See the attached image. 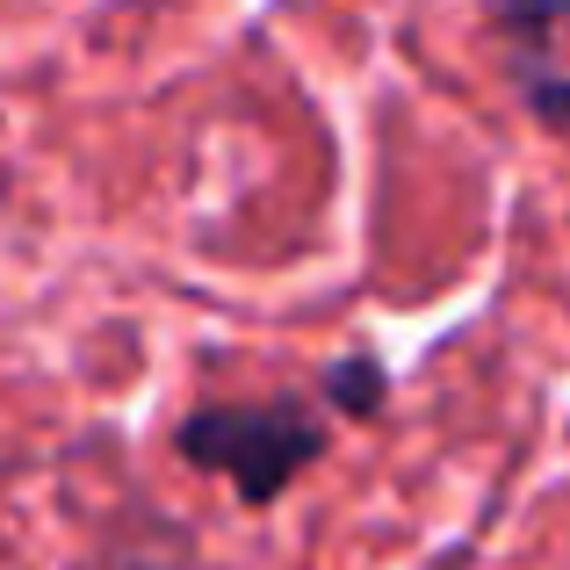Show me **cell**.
Instances as JSON below:
<instances>
[{"label":"cell","mask_w":570,"mask_h":570,"mask_svg":"<svg viewBox=\"0 0 570 570\" xmlns=\"http://www.w3.org/2000/svg\"><path fill=\"white\" fill-rule=\"evenodd\" d=\"M333 433L304 397H253V404H195L174 426V455L203 476H224L238 505H275L304 470H318Z\"/></svg>","instance_id":"6da1fadb"},{"label":"cell","mask_w":570,"mask_h":570,"mask_svg":"<svg viewBox=\"0 0 570 570\" xmlns=\"http://www.w3.org/2000/svg\"><path fill=\"white\" fill-rule=\"evenodd\" d=\"M484 22L499 29L505 72H513L520 95L563 72L557 66V37L570 29V0H484Z\"/></svg>","instance_id":"7a4b0ae2"},{"label":"cell","mask_w":570,"mask_h":570,"mask_svg":"<svg viewBox=\"0 0 570 570\" xmlns=\"http://www.w3.org/2000/svg\"><path fill=\"white\" fill-rule=\"evenodd\" d=\"M318 397H325V412H340V419H383V404H390L383 354H368V347L340 354V362L318 376Z\"/></svg>","instance_id":"3957f363"}]
</instances>
